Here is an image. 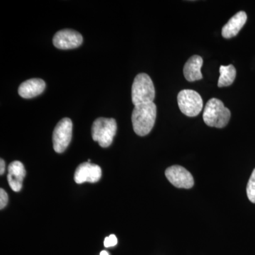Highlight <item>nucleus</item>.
Masks as SVG:
<instances>
[{
	"mask_svg": "<svg viewBox=\"0 0 255 255\" xmlns=\"http://www.w3.org/2000/svg\"><path fill=\"white\" fill-rule=\"evenodd\" d=\"M236 70L233 65L228 66L221 65L220 68V78L218 86L219 87H228L232 85L236 78Z\"/></svg>",
	"mask_w": 255,
	"mask_h": 255,
	"instance_id": "14",
	"label": "nucleus"
},
{
	"mask_svg": "<svg viewBox=\"0 0 255 255\" xmlns=\"http://www.w3.org/2000/svg\"><path fill=\"white\" fill-rule=\"evenodd\" d=\"M231 111L225 107L222 101L211 99L206 104L203 119L206 125L222 128L226 127L231 119Z\"/></svg>",
	"mask_w": 255,
	"mask_h": 255,
	"instance_id": "2",
	"label": "nucleus"
},
{
	"mask_svg": "<svg viewBox=\"0 0 255 255\" xmlns=\"http://www.w3.org/2000/svg\"><path fill=\"white\" fill-rule=\"evenodd\" d=\"M248 16L245 11H241L234 15L222 28V36L225 38H231L237 36L246 24Z\"/></svg>",
	"mask_w": 255,
	"mask_h": 255,
	"instance_id": "12",
	"label": "nucleus"
},
{
	"mask_svg": "<svg viewBox=\"0 0 255 255\" xmlns=\"http://www.w3.org/2000/svg\"><path fill=\"white\" fill-rule=\"evenodd\" d=\"M8 204V194L3 189H0V209H3Z\"/></svg>",
	"mask_w": 255,
	"mask_h": 255,
	"instance_id": "17",
	"label": "nucleus"
},
{
	"mask_svg": "<svg viewBox=\"0 0 255 255\" xmlns=\"http://www.w3.org/2000/svg\"><path fill=\"white\" fill-rule=\"evenodd\" d=\"M73 122L71 119L64 118L55 127L53 133V149L58 153L66 150L71 141Z\"/></svg>",
	"mask_w": 255,
	"mask_h": 255,
	"instance_id": "6",
	"label": "nucleus"
},
{
	"mask_svg": "<svg viewBox=\"0 0 255 255\" xmlns=\"http://www.w3.org/2000/svg\"><path fill=\"white\" fill-rule=\"evenodd\" d=\"M131 96L132 104L135 106L153 102L155 87L148 75L140 73L135 77L132 85Z\"/></svg>",
	"mask_w": 255,
	"mask_h": 255,
	"instance_id": "3",
	"label": "nucleus"
},
{
	"mask_svg": "<svg viewBox=\"0 0 255 255\" xmlns=\"http://www.w3.org/2000/svg\"><path fill=\"white\" fill-rule=\"evenodd\" d=\"M102 177V169L100 166L91 162H84L77 167L74 179L77 184L85 182L96 183Z\"/></svg>",
	"mask_w": 255,
	"mask_h": 255,
	"instance_id": "9",
	"label": "nucleus"
},
{
	"mask_svg": "<svg viewBox=\"0 0 255 255\" xmlns=\"http://www.w3.org/2000/svg\"><path fill=\"white\" fill-rule=\"evenodd\" d=\"M117 243H118V240L117 236L115 235H111L109 237L105 238L104 245L106 248H110V247L117 246Z\"/></svg>",
	"mask_w": 255,
	"mask_h": 255,
	"instance_id": "16",
	"label": "nucleus"
},
{
	"mask_svg": "<svg viewBox=\"0 0 255 255\" xmlns=\"http://www.w3.org/2000/svg\"><path fill=\"white\" fill-rule=\"evenodd\" d=\"M26 176L24 166L19 161H14L8 167L7 180L13 191L18 192L22 188L23 180Z\"/></svg>",
	"mask_w": 255,
	"mask_h": 255,
	"instance_id": "10",
	"label": "nucleus"
},
{
	"mask_svg": "<svg viewBox=\"0 0 255 255\" xmlns=\"http://www.w3.org/2000/svg\"><path fill=\"white\" fill-rule=\"evenodd\" d=\"M117 130V125L115 119L101 117L96 119L92 125V138L98 142L101 147H109L113 142Z\"/></svg>",
	"mask_w": 255,
	"mask_h": 255,
	"instance_id": "4",
	"label": "nucleus"
},
{
	"mask_svg": "<svg viewBox=\"0 0 255 255\" xmlns=\"http://www.w3.org/2000/svg\"><path fill=\"white\" fill-rule=\"evenodd\" d=\"M203 63L202 58L197 55H193L187 60L184 67V75L187 81L195 82L203 78L201 72Z\"/></svg>",
	"mask_w": 255,
	"mask_h": 255,
	"instance_id": "13",
	"label": "nucleus"
},
{
	"mask_svg": "<svg viewBox=\"0 0 255 255\" xmlns=\"http://www.w3.org/2000/svg\"><path fill=\"white\" fill-rule=\"evenodd\" d=\"M100 255H109L108 252L103 251L101 252Z\"/></svg>",
	"mask_w": 255,
	"mask_h": 255,
	"instance_id": "19",
	"label": "nucleus"
},
{
	"mask_svg": "<svg viewBox=\"0 0 255 255\" xmlns=\"http://www.w3.org/2000/svg\"><path fill=\"white\" fill-rule=\"evenodd\" d=\"M83 38L79 32L63 29L57 32L53 37V45L62 50L73 49L81 46Z\"/></svg>",
	"mask_w": 255,
	"mask_h": 255,
	"instance_id": "8",
	"label": "nucleus"
},
{
	"mask_svg": "<svg viewBox=\"0 0 255 255\" xmlns=\"http://www.w3.org/2000/svg\"><path fill=\"white\" fill-rule=\"evenodd\" d=\"M247 195L249 200L255 204V169L253 170L247 186Z\"/></svg>",
	"mask_w": 255,
	"mask_h": 255,
	"instance_id": "15",
	"label": "nucleus"
},
{
	"mask_svg": "<svg viewBox=\"0 0 255 255\" xmlns=\"http://www.w3.org/2000/svg\"><path fill=\"white\" fill-rule=\"evenodd\" d=\"M165 176L174 187L191 189L194 184V178L187 169L182 166L174 165L166 169Z\"/></svg>",
	"mask_w": 255,
	"mask_h": 255,
	"instance_id": "7",
	"label": "nucleus"
},
{
	"mask_svg": "<svg viewBox=\"0 0 255 255\" xmlns=\"http://www.w3.org/2000/svg\"><path fill=\"white\" fill-rule=\"evenodd\" d=\"M157 107L154 102L134 107L132 113V124L134 131L140 136L150 133L155 125Z\"/></svg>",
	"mask_w": 255,
	"mask_h": 255,
	"instance_id": "1",
	"label": "nucleus"
},
{
	"mask_svg": "<svg viewBox=\"0 0 255 255\" xmlns=\"http://www.w3.org/2000/svg\"><path fill=\"white\" fill-rule=\"evenodd\" d=\"M5 171V162L2 159H0V174L2 175Z\"/></svg>",
	"mask_w": 255,
	"mask_h": 255,
	"instance_id": "18",
	"label": "nucleus"
},
{
	"mask_svg": "<svg viewBox=\"0 0 255 255\" xmlns=\"http://www.w3.org/2000/svg\"><path fill=\"white\" fill-rule=\"evenodd\" d=\"M178 106L184 115L194 117L202 111V98L197 92L192 90H182L177 96Z\"/></svg>",
	"mask_w": 255,
	"mask_h": 255,
	"instance_id": "5",
	"label": "nucleus"
},
{
	"mask_svg": "<svg viewBox=\"0 0 255 255\" xmlns=\"http://www.w3.org/2000/svg\"><path fill=\"white\" fill-rule=\"evenodd\" d=\"M46 88V82L41 79L33 78L21 83L18 87V95L24 99H31L41 95Z\"/></svg>",
	"mask_w": 255,
	"mask_h": 255,
	"instance_id": "11",
	"label": "nucleus"
}]
</instances>
